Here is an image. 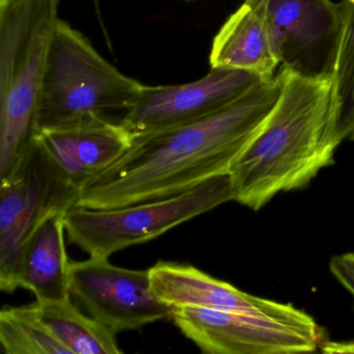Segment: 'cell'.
Returning a JSON list of instances; mask_svg holds the SVG:
<instances>
[{"label":"cell","instance_id":"1","mask_svg":"<svg viewBox=\"0 0 354 354\" xmlns=\"http://www.w3.org/2000/svg\"><path fill=\"white\" fill-rule=\"evenodd\" d=\"M279 95L275 76L212 115L133 136L119 159L82 186L75 206L104 210L153 202L227 175Z\"/></svg>","mask_w":354,"mask_h":354},{"label":"cell","instance_id":"2","mask_svg":"<svg viewBox=\"0 0 354 354\" xmlns=\"http://www.w3.org/2000/svg\"><path fill=\"white\" fill-rule=\"evenodd\" d=\"M277 77V103L230 173L236 202L254 211L306 187L345 140L333 74L313 77L281 66Z\"/></svg>","mask_w":354,"mask_h":354},{"label":"cell","instance_id":"3","mask_svg":"<svg viewBox=\"0 0 354 354\" xmlns=\"http://www.w3.org/2000/svg\"><path fill=\"white\" fill-rule=\"evenodd\" d=\"M59 1L0 0V180L36 138Z\"/></svg>","mask_w":354,"mask_h":354},{"label":"cell","instance_id":"4","mask_svg":"<svg viewBox=\"0 0 354 354\" xmlns=\"http://www.w3.org/2000/svg\"><path fill=\"white\" fill-rule=\"evenodd\" d=\"M142 86L109 63L82 32L59 19L47 59L37 131L90 115L126 113Z\"/></svg>","mask_w":354,"mask_h":354},{"label":"cell","instance_id":"5","mask_svg":"<svg viewBox=\"0 0 354 354\" xmlns=\"http://www.w3.org/2000/svg\"><path fill=\"white\" fill-rule=\"evenodd\" d=\"M231 201H235V194L227 174L153 202L104 210L74 206L66 213V233L71 243L90 257L109 258Z\"/></svg>","mask_w":354,"mask_h":354},{"label":"cell","instance_id":"6","mask_svg":"<svg viewBox=\"0 0 354 354\" xmlns=\"http://www.w3.org/2000/svg\"><path fill=\"white\" fill-rule=\"evenodd\" d=\"M0 182V288L12 293L19 288L18 270L28 239L49 215L73 208L80 189L36 138Z\"/></svg>","mask_w":354,"mask_h":354},{"label":"cell","instance_id":"7","mask_svg":"<svg viewBox=\"0 0 354 354\" xmlns=\"http://www.w3.org/2000/svg\"><path fill=\"white\" fill-rule=\"evenodd\" d=\"M171 319L205 353H306L322 344L320 327L306 313L297 318L277 319L178 306Z\"/></svg>","mask_w":354,"mask_h":354},{"label":"cell","instance_id":"8","mask_svg":"<svg viewBox=\"0 0 354 354\" xmlns=\"http://www.w3.org/2000/svg\"><path fill=\"white\" fill-rule=\"evenodd\" d=\"M264 21L279 65L304 76L333 74L339 3L331 0H245Z\"/></svg>","mask_w":354,"mask_h":354},{"label":"cell","instance_id":"9","mask_svg":"<svg viewBox=\"0 0 354 354\" xmlns=\"http://www.w3.org/2000/svg\"><path fill=\"white\" fill-rule=\"evenodd\" d=\"M70 290L93 318L115 333L136 330L173 314V306L155 295L149 270L122 268L109 258L71 262Z\"/></svg>","mask_w":354,"mask_h":354},{"label":"cell","instance_id":"10","mask_svg":"<svg viewBox=\"0 0 354 354\" xmlns=\"http://www.w3.org/2000/svg\"><path fill=\"white\" fill-rule=\"evenodd\" d=\"M262 82L250 72L211 68L207 75L190 84H142L138 100L121 122L133 136L167 129L217 113Z\"/></svg>","mask_w":354,"mask_h":354},{"label":"cell","instance_id":"11","mask_svg":"<svg viewBox=\"0 0 354 354\" xmlns=\"http://www.w3.org/2000/svg\"><path fill=\"white\" fill-rule=\"evenodd\" d=\"M155 295L173 308L194 306L267 318L292 319L306 314L292 304L252 295L192 265L156 263L149 269Z\"/></svg>","mask_w":354,"mask_h":354},{"label":"cell","instance_id":"12","mask_svg":"<svg viewBox=\"0 0 354 354\" xmlns=\"http://www.w3.org/2000/svg\"><path fill=\"white\" fill-rule=\"evenodd\" d=\"M36 140L68 181L82 189L130 148L133 134L121 121L95 115L69 125L42 130Z\"/></svg>","mask_w":354,"mask_h":354},{"label":"cell","instance_id":"13","mask_svg":"<svg viewBox=\"0 0 354 354\" xmlns=\"http://www.w3.org/2000/svg\"><path fill=\"white\" fill-rule=\"evenodd\" d=\"M65 216V212L49 215L22 252L18 287L34 293L37 301H61L71 295V261L66 250Z\"/></svg>","mask_w":354,"mask_h":354},{"label":"cell","instance_id":"14","mask_svg":"<svg viewBox=\"0 0 354 354\" xmlns=\"http://www.w3.org/2000/svg\"><path fill=\"white\" fill-rule=\"evenodd\" d=\"M211 68L241 70L264 82L274 78L279 62L262 18L246 3L232 14L213 39Z\"/></svg>","mask_w":354,"mask_h":354},{"label":"cell","instance_id":"15","mask_svg":"<svg viewBox=\"0 0 354 354\" xmlns=\"http://www.w3.org/2000/svg\"><path fill=\"white\" fill-rule=\"evenodd\" d=\"M43 322L71 354H120L117 333L78 310L70 298L37 301Z\"/></svg>","mask_w":354,"mask_h":354},{"label":"cell","instance_id":"16","mask_svg":"<svg viewBox=\"0 0 354 354\" xmlns=\"http://www.w3.org/2000/svg\"><path fill=\"white\" fill-rule=\"evenodd\" d=\"M0 343L7 354H71L43 322L36 304L1 310Z\"/></svg>","mask_w":354,"mask_h":354},{"label":"cell","instance_id":"17","mask_svg":"<svg viewBox=\"0 0 354 354\" xmlns=\"http://www.w3.org/2000/svg\"><path fill=\"white\" fill-rule=\"evenodd\" d=\"M339 3V32L333 77L339 104V126L345 140H354V5Z\"/></svg>","mask_w":354,"mask_h":354},{"label":"cell","instance_id":"18","mask_svg":"<svg viewBox=\"0 0 354 354\" xmlns=\"http://www.w3.org/2000/svg\"><path fill=\"white\" fill-rule=\"evenodd\" d=\"M329 269L335 279L351 294L354 297V261L351 257V252L337 254L333 257L329 263ZM324 352H354V341L345 342V343H335V342H327L321 344Z\"/></svg>","mask_w":354,"mask_h":354},{"label":"cell","instance_id":"19","mask_svg":"<svg viewBox=\"0 0 354 354\" xmlns=\"http://www.w3.org/2000/svg\"><path fill=\"white\" fill-rule=\"evenodd\" d=\"M351 257H352V259H353V261H354V252H351Z\"/></svg>","mask_w":354,"mask_h":354},{"label":"cell","instance_id":"20","mask_svg":"<svg viewBox=\"0 0 354 354\" xmlns=\"http://www.w3.org/2000/svg\"><path fill=\"white\" fill-rule=\"evenodd\" d=\"M187 1H194V0H187Z\"/></svg>","mask_w":354,"mask_h":354}]
</instances>
